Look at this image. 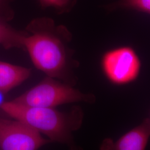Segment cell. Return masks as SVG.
Returning <instances> with one entry per match:
<instances>
[{"mask_svg": "<svg viewBox=\"0 0 150 150\" xmlns=\"http://www.w3.org/2000/svg\"><path fill=\"white\" fill-rule=\"evenodd\" d=\"M40 5L44 8L53 7L59 13L67 12L74 5L75 0H39Z\"/></svg>", "mask_w": 150, "mask_h": 150, "instance_id": "30bf717a", "label": "cell"}, {"mask_svg": "<svg viewBox=\"0 0 150 150\" xmlns=\"http://www.w3.org/2000/svg\"><path fill=\"white\" fill-rule=\"evenodd\" d=\"M1 109L40 134L46 135L51 142L66 145L69 150H83L75 143L73 133L80 129L84 113L75 106L70 111L61 112L51 108L25 106L13 101L0 105Z\"/></svg>", "mask_w": 150, "mask_h": 150, "instance_id": "7a4b0ae2", "label": "cell"}, {"mask_svg": "<svg viewBox=\"0 0 150 150\" xmlns=\"http://www.w3.org/2000/svg\"><path fill=\"white\" fill-rule=\"evenodd\" d=\"M141 61L134 50L124 46L107 51L102 59L103 71L108 80L121 85L135 80L139 76Z\"/></svg>", "mask_w": 150, "mask_h": 150, "instance_id": "277c9868", "label": "cell"}, {"mask_svg": "<svg viewBox=\"0 0 150 150\" xmlns=\"http://www.w3.org/2000/svg\"><path fill=\"white\" fill-rule=\"evenodd\" d=\"M22 48L26 50L34 66L47 77L74 86V69L79 66L70 48L72 35L64 25H56L48 17L33 19L26 28Z\"/></svg>", "mask_w": 150, "mask_h": 150, "instance_id": "6da1fadb", "label": "cell"}, {"mask_svg": "<svg viewBox=\"0 0 150 150\" xmlns=\"http://www.w3.org/2000/svg\"><path fill=\"white\" fill-rule=\"evenodd\" d=\"M12 101L25 106L54 108L75 102L93 104L96 97L93 93L82 92L69 84L47 77Z\"/></svg>", "mask_w": 150, "mask_h": 150, "instance_id": "3957f363", "label": "cell"}, {"mask_svg": "<svg viewBox=\"0 0 150 150\" xmlns=\"http://www.w3.org/2000/svg\"><path fill=\"white\" fill-rule=\"evenodd\" d=\"M150 137V118L123 134L117 140L107 137L102 141L100 150H145Z\"/></svg>", "mask_w": 150, "mask_h": 150, "instance_id": "8992f818", "label": "cell"}, {"mask_svg": "<svg viewBox=\"0 0 150 150\" xmlns=\"http://www.w3.org/2000/svg\"><path fill=\"white\" fill-rule=\"evenodd\" d=\"M112 8H126L132 9L146 13H150V0H120L110 6Z\"/></svg>", "mask_w": 150, "mask_h": 150, "instance_id": "9c48e42d", "label": "cell"}, {"mask_svg": "<svg viewBox=\"0 0 150 150\" xmlns=\"http://www.w3.org/2000/svg\"><path fill=\"white\" fill-rule=\"evenodd\" d=\"M12 0H0V21H11L14 17V12L11 7Z\"/></svg>", "mask_w": 150, "mask_h": 150, "instance_id": "8fae6325", "label": "cell"}, {"mask_svg": "<svg viewBox=\"0 0 150 150\" xmlns=\"http://www.w3.org/2000/svg\"><path fill=\"white\" fill-rule=\"evenodd\" d=\"M50 142V139L21 122L0 117L1 150H38Z\"/></svg>", "mask_w": 150, "mask_h": 150, "instance_id": "5b68a950", "label": "cell"}, {"mask_svg": "<svg viewBox=\"0 0 150 150\" xmlns=\"http://www.w3.org/2000/svg\"><path fill=\"white\" fill-rule=\"evenodd\" d=\"M30 75V69L0 61V93H6L20 85Z\"/></svg>", "mask_w": 150, "mask_h": 150, "instance_id": "52a82bcc", "label": "cell"}, {"mask_svg": "<svg viewBox=\"0 0 150 150\" xmlns=\"http://www.w3.org/2000/svg\"><path fill=\"white\" fill-rule=\"evenodd\" d=\"M26 31H20L0 21V45L5 49L22 48Z\"/></svg>", "mask_w": 150, "mask_h": 150, "instance_id": "ba28073f", "label": "cell"}]
</instances>
